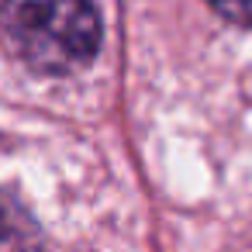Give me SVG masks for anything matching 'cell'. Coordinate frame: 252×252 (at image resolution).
Returning a JSON list of instances; mask_svg holds the SVG:
<instances>
[{
	"mask_svg": "<svg viewBox=\"0 0 252 252\" xmlns=\"http://www.w3.org/2000/svg\"><path fill=\"white\" fill-rule=\"evenodd\" d=\"M0 38L28 69L69 76L100 49L94 0H0Z\"/></svg>",
	"mask_w": 252,
	"mask_h": 252,
	"instance_id": "6da1fadb",
	"label": "cell"
},
{
	"mask_svg": "<svg viewBox=\"0 0 252 252\" xmlns=\"http://www.w3.org/2000/svg\"><path fill=\"white\" fill-rule=\"evenodd\" d=\"M0 252H42L38 221L7 190H0Z\"/></svg>",
	"mask_w": 252,
	"mask_h": 252,
	"instance_id": "7a4b0ae2",
	"label": "cell"
},
{
	"mask_svg": "<svg viewBox=\"0 0 252 252\" xmlns=\"http://www.w3.org/2000/svg\"><path fill=\"white\" fill-rule=\"evenodd\" d=\"M211 11H218L224 21L231 25H245L252 28V0H204Z\"/></svg>",
	"mask_w": 252,
	"mask_h": 252,
	"instance_id": "3957f363",
	"label": "cell"
}]
</instances>
